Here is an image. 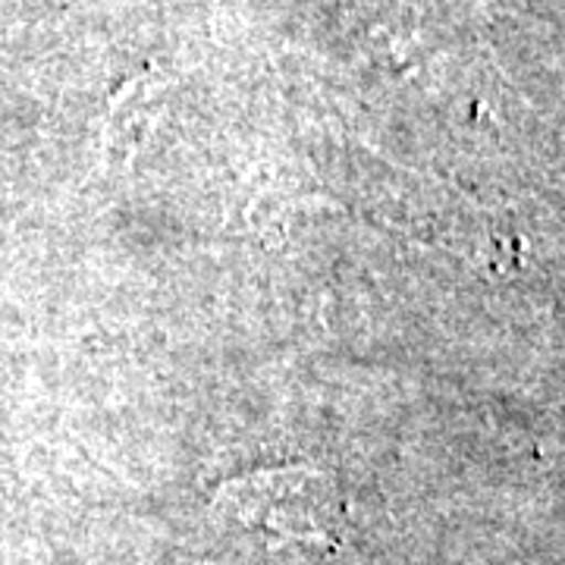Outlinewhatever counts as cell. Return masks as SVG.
<instances>
[{
  "label": "cell",
  "mask_w": 565,
  "mask_h": 565,
  "mask_svg": "<svg viewBox=\"0 0 565 565\" xmlns=\"http://www.w3.org/2000/svg\"><path fill=\"white\" fill-rule=\"evenodd\" d=\"M217 515L274 544L330 546L337 527V493L321 471L286 468L230 481L217 493Z\"/></svg>",
  "instance_id": "1"
}]
</instances>
